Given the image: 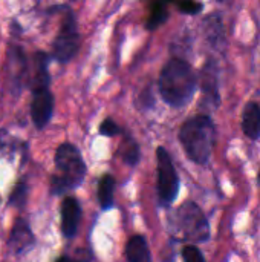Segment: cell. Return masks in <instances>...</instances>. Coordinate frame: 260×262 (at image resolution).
<instances>
[{"mask_svg":"<svg viewBox=\"0 0 260 262\" xmlns=\"http://www.w3.org/2000/svg\"><path fill=\"white\" fill-rule=\"evenodd\" d=\"M198 77L188 61L179 57L170 58L159 75V92L172 107H184L195 97Z\"/></svg>","mask_w":260,"mask_h":262,"instance_id":"obj_1","label":"cell"},{"mask_svg":"<svg viewBox=\"0 0 260 262\" xmlns=\"http://www.w3.org/2000/svg\"><path fill=\"white\" fill-rule=\"evenodd\" d=\"M179 141L193 163L199 166L207 164L216 144V126L213 118L207 114L188 118L179 129Z\"/></svg>","mask_w":260,"mask_h":262,"instance_id":"obj_2","label":"cell"},{"mask_svg":"<svg viewBox=\"0 0 260 262\" xmlns=\"http://www.w3.org/2000/svg\"><path fill=\"white\" fill-rule=\"evenodd\" d=\"M86 175V164L78 149L69 143L61 144L55 154V173L51 180V190L60 195L78 187Z\"/></svg>","mask_w":260,"mask_h":262,"instance_id":"obj_3","label":"cell"},{"mask_svg":"<svg viewBox=\"0 0 260 262\" xmlns=\"http://www.w3.org/2000/svg\"><path fill=\"white\" fill-rule=\"evenodd\" d=\"M170 230L178 239L192 244L207 243L211 235L208 220L195 201H185L175 210L170 221Z\"/></svg>","mask_w":260,"mask_h":262,"instance_id":"obj_4","label":"cell"},{"mask_svg":"<svg viewBox=\"0 0 260 262\" xmlns=\"http://www.w3.org/2000/svg\"><path fill=\"white\" fill-rule=\"evenodd\" d=\"M158 160V196L161 206H170L179 193V177L170 154L164 147L156 149Z\"/></svg>","mask_w":260,"mask_h":262,"instance_id":"obj_5","label":"cell"},{"mask_svg":"<svg viewBox=\"0 0 260 262\" xmlns=\"http://www.w3.org/2000/svg\"><path fill=\"white\" fill-rule=\"evenodd\" d=\"M80 48V34L75 15L70 9H66V15L63 17L61 28L58 35L55 37L52 46V55L60 63H67L75 57Z\"/></svg>","mask_w":260,"mask_h":262,"instance_id":"obj_6","label":"cell"},{"mask_svg":"<svg viewBox=\"0 0 260 262\" xmlns=\"http://www.w3.org/2000/svg\"><path fill=\"white\" fill-rule=\"evenodd\" d=\"M32 104H31V117L37 129H43L54 112V97L49 91V86L32 89Z\"/></svg>","mask_w":260,"mask_h":262,"instance_id":"obj_7","label":"cell"},{"mask_svg":"<svg viewBox=\"0 0 260 262\" xmlns=\"http://www.w3.org/2000/svg\"><path fill=\"white\" fill-rule=\"evenodd\" d=\"M221 103L218 69L213 60H208L202 69V104L215 111Z\"/></svg>","mask_w":260,"mask_h":262,"instance_id":"obj_8","label":"cell"},{"mask_svg":"<svg viewBox=\"0 0 260 262\" xmlns=\"http://www.w3.org/2000/svg\"><path fill=\"white\" fill-rule=\"evenodd\" d=\"M80 220H81L80 203L72 196L64 198L61 203V233L67 239L75 236L80 226Z\"/></svg>","mask_w":260,"mask_h":262,"instance_id":"obj_9","label":"cell"},{"mask_svg":"<svg viewBox=\"0 0 260 262\" xmlns=\"http://www.w3.org/2000/svg\"><path fill=\"white\" fill-rule=\"evenodd\" d=\"M32 244H34V235H32L28 223L25 220L18 218L14 223V227H12L9 239H8V247H9L11 253L21 255V253L28 252Z\"/></svg>","mask_w":260,"mask_h":262,"instance_id":"obj_10","label":"cell"},{"mask_svg":"<svg viewBox=\"0 0 260 262\" xmlns=\"http://www.w3.org/2000/svg\"><path fill=\"white\" fill-rule=\"evenodd\" d=\"M242 132L247 138L257 141L260 138V104L256 101H248L242 111L241 121Z\"/></svg>","mask_w":260,"mask_h":262,"instance_id":"obj_11","label":"cell"},{"mask_svg":"<svg viewBox=\"0 0 260 262\" xmlns=\"http://www.w3.org/2000/svg\"><path fill=\"white\" fill-rule=\"evenodd\" d=\"M126 258L129 262H150L152 255L144 236H132L126 244Z\"/></svg>","mask_w":260,"mask_h":262,"instance_id":"obj_12","label":"cell"},{"mask_svg":"<svg viewBox=\"0 0 260 262\" xmlns=\"http://www.w3.org/2000/svg\"><path fill=\"white\" fill-rule=\"evenodd\" d=\"M172 2L170 0H155L152 8H150V15L147 20V29L153 31L158 26H161L162 23H166V20L169 18V8H170Z\"/></svg>","mask_w":260,"mask_h":262,"instance_id":"obj_13","label":"cell"},{"mask_svg":"<svg viewBox=\"0 0 260 262\" xmlns=\"http://www.w3.org/2000/svg\"><path fill=\"white\" fill-rule=\"evenodd\" d=\"M113 192H115V178L106 173L98 183V201L101 209L107 210L113 206Z\"/></svg>","mask_w":260,"mask_h":262,"instance_id":"obj_14","label":"cell"},{"mask_svg":"<svg viewBox=\"0 0 260 262\" xmlns=\"http://www.w3.org/2000/svg\"><path fill=\"white\" fill-rule=\"evenodd\" d=\"M123 160L129 164V166H135L139 161V146L138 143H135L132 138H129L124 144L123 149Z\"/></svg>","mask_w":260,"mask_h":262,"instance_id":"obj_15","label":"cell"},{"mask_svg":"<svg viewBox=\"0 0 260 262\" xmlns=\"http://www.w3.org/2000/svg\"><path fill=\"white\" fill-rule=\"evenodd\" d=\"M172 5H175L182 14L187 15H196L202 11L204 5L198 0H170Z\"/></svg>","mask_w":260,"mask_h":262,"instance_id":"obj_16","label":"cell"},{"mask_svg":"<svg viewBox=\"0 0 260 262\" xmlns=\"http://www.w3.org/2000/svg\"><path fill=\"white\" fill-rule=\"evenodd\" d=\"M26 193H28V187H26V184H25L23 181H20V183L15 186L14 192L11 193V198H9L11 206L21 207V206L25 204V201H26Z\"/></svg>","mask_w":260,"mask_h":262,"instance_id":"obj_17","label":"cell"},{"mask_svg":"<svg viewBox=\"0 0 260 262\" xmlns=\"http://www.w3.org/2000/svg\"><path fill=\"white\" fill-rule=\"evenodd\" d=\"M182 259L187 262H204L205 256L202 255V252L196 246L188 244L182 249Z\"/></svg>","mask_w":260,"mask_h":262,"instance_id":"obj_18","label":"cell"},{"mask_svg":"<svg viewBox=\"0 0 260 262\" xmlns=\"http://www.w3.org/2000/svg\"><path fill=\"white\" fill-rule=\"evenodd\" d=\"M100 134L104 135V137H115V135L121 134V129L112 118H106L100 124Z\"/></svg>","mask_w":260,"mask_h":262,"instance_id":"obj_19","label":"cell"},{"mask_svg":"<svg viewBox=\"0 0 260 262\" xmlns=\"http://www.w3.org/2000/svg\"><path fill=\"white\" fill-rule=\"evenodd\" d=\"M257 189H259V196H260V170L257 173Z\"/></svg>","mask_w":260,"mask_h":262,"instance_id":"obj_20","label":"cell"}]
</instances>
